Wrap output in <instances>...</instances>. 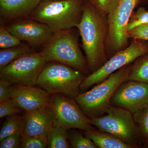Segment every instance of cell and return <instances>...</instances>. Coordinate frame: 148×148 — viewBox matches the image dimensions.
<instances>
[{"label":"cell","instance_id":"obj_23","mask_svg":"<svg viewBox=\"0 0 148 148\" xmlns=\"http://www.w3.org/2000/svg\"><path fill=\"white\" fill-rule=\"evenodd\" d=\"M22 41L15 36L8 30L5 25L0 26V48L1 49L10 48L22 44Z\"/></svg>","mask_w":148,"mask_h":148},{"label":"cell","instance_id":"obj_16","mask_svg":"<svg viewBox=\"0 0 148 148\" xmlns=\"http://www.w3.org/2000/svg\"><path fill=\"white\" fill-rule=\"evenodd\" d=\"M83 132L98 148H135L110 133L97 128Z\"/></svg>","mask_w":148,"mask_h":148},{"label":"cell","instance_id":"obj_31","mask_svg":"<svg viewBox=\"0 0 148 148\" xmlns=\"http://www.w3.org/2000/svg\"><path fill=\"white\" fill-rule=\"evenodd\" d=\"M143 147L144 148H148V144H145V145H143Z\"/></svg>","mask_w":148,"mask_h":148},{"label":"cell","instance_id":"obj_5","mask_svg":"<svg viewBox=\"0 0 148 148\" xmlns=\"http://www.w3.org/2000/svg\"><path fill=\"white\" fill-rule=\"evenodd\" d=\"M71 66L56 62H47L40 73L37 85L50 95L61 94L75 98L86 77Z\"/></svg>","mask_w":148,"mask_h":148},{"label":"cell","instance_id":"obj_25","mask_svg":"<svg viewBox=\"0 0 148 148\" xmlns=\"http://www.w3.org/2000/svg\"><path fill=\"white\" fill-rule=\"evenodd\" d=\"M19 108L11 98L0 103V118H3L22 112Z\"/></svg>","mask_w":148,"mask_h":148},{"label":"cell","instance_id":"obj_6","mask_svg":"<svg viewBox=\"0 0 148 148\" xmlns=\"http://www.w3.org/2000/svg\"><path fill=\"white\" fill-rule=\"evenodd\" d=\"M90 121L97 129L110 133L135 148L142 147L133 114L127 110L111 106L105 114Z\"/></svg>","mask_w":148,"mask_h":148},{"label":"cell","instance_id":"obj_33","mask_svg":"<svg viewBox=\"0 0 148 148\" xmlns=\"http://www.w3.org/2000/svg\"><path fill=\"white\" fill-rule=\"evenodd\" d=\"M42 1H53V0H42Z\"/></svg>","mask_w":148,"mask_h":148},{"label":"cell","instance_id":"obj_3","mask_svg":"<svg viewBox=\"0 0 148 148\" xmlns=\"http://www.w3.org/2000/svg\"><path fill=\"white\" fill-rule=\"evenodd\" d=\"M85 2L42 1L29 18L45 24L54 33L75 28L82 18Z\"/></svg>","mask_w":148,"mask_h":148},{"label":"cell","instance_id":"obj_32","mask_svg":"<svg viewBox=\"0 0 148 148\" xmlns=\"http://www.w3.org/2000/svg\"><path fill=\"white\" fill-rule=\"evenodd\" d=\"M85 1H90L91 0H84Z\"/></svg>","mask_w":148,"mask_h":148},{"label":"cell","instance_id":"obj_13","mask_svg":"<svg viewBox=\"0 0 148 148\" xmlns=\"http://www.w3.org/2000/svg\"><path fill=\"white\" fill-rule=\"evenodd\" d=\"M11 96L25 112L45 108L49 106L51 95L40 88L30 86H12Z\"/></svg>","mask_w":148,"mask_h":148},{"label":"cell","instance_id":"obj_1","mask_svg":"<svg viewBox=\"0 0 148 148\" xmlns=\"http://www.w3.org/2000/svg\"><path fill=\"white\" fill-rule=\"evenodd\" d=\"M76 28L81 37L82 48L92 73L108 60L106 50L109 30L107 15L90 1H85L82 18Z\"/></svg>","mask_w":148,"mask_h":148},{"label":"cell","instance_id":"obj_19","mask_svg":"<svg viewBox=\"0 0 148 148\" xmlns=\"http://www.w3.org/2000/svg\"><path fill=\"white\" fill-rule=\"evenodd\" d=\"M68 130L61 126L54 125L49 132L47 138V148H71Z\"/></svg>","mask_w":148,"mask_h":148},{"label":"cell","instance_id":"obj_26","mask_svg":"<svg viewBox=\"0 0 148 148\" xmlns=\"http://www.w3.org/2000/svg\"><path fill=\"white\" fill-rule=\"evenodd\" d=\"M47 147V140L32 137L23 134L21 135V148H45Z\"/></svg>","mask_w":148,"mask_h":148},{"label":"cell","instance_id":"obj_9","mask_svg":"<svg viewBox=\"0 0 148 148\" xmlns=\"http://www.w3.org/2000/svg\"><path fill=\"white\" fill-rule=\"evenodd\" d=\"M49 107L53 113L55 125L67 130L76 129L87 131L96 129L75 98L61 94H51Z\"/></svg>","mask_w":148,"mask_h":148},{"label":"cell","instance_id":"obj_14","mask_svg":"<svg viewBox=\"0 0 148 148\" xmlns=\"http://www.w3.org/2000/svg\"><path fill=\"white\" fill-rule=\"evenodd\" d=\"M24 119L23 134L32 137L47 139L54 125L53 113L49 106L45 108L25 112Z\"/></svg>","mask_w":148,"mask_h":148},{"label":"cell","instance_id":"obj_11","mask_svg":"<svg viewBox=\"0 0 148 148\" xmlns=\"http://www.w3.org/2000/svg\"><path fill=\"white\" fill-rule=\"evenodd\" d=\"M111 105L133 114L148 107V84L131 80L123 83L112 96Z\"/></svg>","mask_w":148,"mask_h":148},{"label":"cell","instance_id":"obj_2","mask_svg":"<svg viewBox=\"0 0 148 148\" xmlns=\"http://www.w3.org/2000/svg\"><path fill=\"white\" fill-rule=\"evenodd\" d=\"M39 52L46 62H58L71 66L86 75L90 74L74 28L54 32Z\"/></svg>","mask_w":148,"mask_h":148},{"label":"cell","instance_id":"obj_27","mask_svg":"<svg viewBox=\"0 0 148 148\" xmlns=\"http://www.w3.org/2000/svg\"><path fill=\"white\" fill-rule=\"evenodd\" d=\"M120 0H91L90 2L101 12L108 15L115 10Z\"/></svg>","mask_w":148,"mask_h":148},{"label":"cell","instance_id":"obj_24","mask_svg":"<svg viewBox=\"0 0 148 148\" xmlns=\"http://www.w3.org/2000/svg\"><path fill=\"white\" fill-rule=\"evenodd\" d=\"M147 24H148V11L145 8L140 7L136 11L132 12L127 24V31Z\"/></svg>","mask_w":148,"mask_h":148},{"label":"cell","instance_id":"obj_22","mask_svg":"<svg viewBox=\"0 0 148 148\" xmlns=\"http://www.w3.org/2000/svg\"><path fill=\"white\" fill-rule=\"evenodd\" d=\"M133 114L143 145L148 144V107Z\"/></svg>","mask_w":148,"mask_h":148},{"label":"cell","instance_id":"obj_29","mask_svg":"<svg viewBox=\"0 0 148 148\" xmlns=\"http://www.w3.org/2000/svg\"><path fill=\"white\" fill-rule=\"evenodd\" d=\"M21 135L19 134H13L5 138L1 142L0 148H20L21 144Z\"/></svg>","mask_w":148,"mask_h":148},{"label":"cell","instance_id":"obj_12","mask_svg":"<svg viewBox=\"0 0 148 148\" xmlns=\"http://www.w3.org/2000/svg\"><path fill=\"white\" fill-rule=\"evenodd\" d=\"M11 34L31 46H43L54 32L47 26L29 18H21L5 26Z\"/></svg>","mask_w":148,"mask_h":148},{"label":"cell","instance_id":"obj_8","mask_svg":"<svg viewBox=\"0 0 148 148\" xmlns=\"http://www.w3.org/2000/svg\"><path fill=\"white\" fill-rule=\"evenodd\" d=\"M140 0H120L113 12L107 15L109 30L106 50L108 58L129 45L127 26L134 9Z\"/></svg>","mask_w":148,"mask_h":148},{"label":"cell","instance_id":"obj_28","mask_svg":"<svg viewBox=\"0 0 148 148\" xmlns=\"http://www.w3.org/2000/svg\"><path fill=\"white\" fill-rule=\"evenodd\" d=\"M129 38L143 40L148 41V24L139 26L128 32Z\"/></svg>","mask_w":148,"mask_h":148},{"label":"cell","instance_id":"obj_21","mask_svg":"<svg viewBox=\"0 0 148 148\" xmlns=\"http://www.w3.org/2000/svg\"><path fill=\"white\" fill-rule=\"evenodd\" d=\"M75 129L68 130V139L71 148H98L83 132H79Z\"/></svg>","mask_w":148,"mask_h":148},{"label":"cell","instance_id":"obj_30","mask_svg":"<svg viewBox=\"0 0 148 148\" xmlns=\"http://www.w3.org/2000/svg\"><path fill=\"white\" fill-rule=\"evenodd\" d=\"M12 86V85L8 81L0 78V103L11 98Z\"/></svg>","mask_w":148,"mask_h":148},{"label":"cell","instance_id":"obj_4","mask_svg":"<svg viewBox=\"0 0 148 148\" xmlns=\"http://www.w3.org/2000/svg\"><path fill=\"white\" fill-rule=\"evenodd\" d=\"M132 64L124 66L101 83L95 85L75 98L85 115L91 120L103 116L111 105L114 92L123 83L128 80Z\"/></svg>","mask_w":148,"mask_h":148},{"label":"cell","instance_id":"obj_15","mask_svg":"<svg viewBox=\"0 0 148 148\" xmlns=\"http://www.w3.org/2000/svg\"><path fill=\"white\" fill-rule=\"evenodd\" d=\"M42 0H0L2 24L29 18Z\"/></svg>","mask_w":148,"mask_h":148},{"label":"cell","instance_id":"obj_17","mask_svg":"<svg viewBox=\"0 0 148 148\" xmlns=\"http://www.w3.org/2000/svg\"><path fill=\"white\" fill-rule=\"evenodd\" d=\"M31 46L21 45L0 50V69L22 56L34 52Z\"/></svg>","mask_w":148,"mask_h":148},{"label":"cell","instance_id":"obj_7","mask_svg":"<svg viewBox=\"0 0 148 148\" xmlns=\"http://www.w3.org/2000/svg\"><path fill=\"white\" fill-rule=\"evenodd\" d=\"M126 48L119 51L109 58L95 72L86 76L80 87V93L104 81L112 74L122 67L132 64L137 58L148 52V41L132 39Z\"/></svg>","mask_w":148,"mask_h":148},{"label":"cell","instance_id":"obj_18","mask_svg":"<svg viewBox=\"0 0 148 148\" xmlns=\"http://www.w3.org/2000/svg\"><path fill=\"white\" fill-rule=\"evenodd\" d=\"M128 80L148 84V52L132 62Z\"/></svg>","mask_w":148,"mask_h":148},{"label":"cell","instance_id":"obj_10","mask_svg":"<svg viewBox=\"0 0 148 148\" xmlns=\"http://www.w3.org/2000/svg\"><path fill=\"white\" fill-rule=\"evenodd\" d=\"M46 63L40 52H32L0 69V78L12 86H35Z\"/></svg>","mask_w":148,"mask_h":148},{"label":"cell","instance_id":"obj_20","mask_svg":"<svg viewBox=\"0 0 148 148\" xmlns=\"http://www.w3.org/2000/svg\"><path fill=\"white\" fill-rule=\"evenodd\" d=\"M24 131V116L16 114L7 116L0 131V141L13 134L22 135Z\"/></svg>","mask_w":148,"mask_h":148}]
</instances>
